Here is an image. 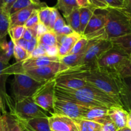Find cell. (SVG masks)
I'll return each mask as SVG.
<instances>
[{
  "instance_id": "1",
  "label": "cell",
  "mask_w": 131,
  "mask_h": 131,
  "mask_svg": "<svg viewBox=\"0 0 131 131\" xmlns=\"http://www.w3.org/2000/svg\"><path fill=\"white\" fill-rule=\"evenodd\" d=\"M54 97L87 107L110 109L114 106H122L119 98L111 96L89 83L79 89H70L55 86Z\"/></svg>"
},
{
  "instance_id": "2",
  "label": "cell",
  "mask_w": 131,
  "mask_h": 131,
  "mask_svg": "<svg viewBox=\"0 0 131 131\" xmlns=\"http://www.w3.org/2000/svg\"><path fill=\"white\" fill-rule=\"evenodd\" d=\"M84 77L89 84L102 90L111 96L119 98L122 87V78L115 72L96 66L84 71Z\"/></svg>"
},
{
  "instance_id": "3",
  "label": "cell",
  "mask_w": 131,
  "mask_h": 131,
  "mask_svg": "<svg viewBox=\"0 0 131 131\" xmlns=\"http://www.w3.org/2000/svg\"><path fill=\"white\" fill-rule=\"evenodd\" d=\"M104 30L107 39L112 40L131 33V16L123 9L107 7Z\"/></svg>"
},
{
  "instance_id": "4",
  "label": "cell",
  "mask_w": 131,
  "mask_h": 131,
  "mask_svg": "<svg viewBox=\"0 0 131 131\" xmlns=\"http://www.w3.org/2000/svg\"><path fill=\"white\" fill-rule=\"evenodd\" d=\"M88 39V44L80 65L91 69L97 66L98 60L106 51L113 47V44L111 40L107 39L106 33Z\"/></svg>"
},
{
  "instance_id": "5",
  "label": "cell",
  "mask_w": 131,
  "mask_h": 131,
  "mask_svg": "<svg viewBox=\"0 0 131 131\" xmlns=\"http://www.w3.org/2000/svg\"><path fill=\"white\" fill-rule=\"evenodd\" d=\"M83 65L69 68L59 72L54 78L55 86L70 89H79L88 85L84 77V71L88 70Z\"/></svg>"
},
{
  "instance_id": "6",
  "label": "cell",
  "mask_w": 131,
  "mask_h": 131,
  "mask_svg": "<svg viewBox=\"0 0 131 131\" xmlns=\"http://www.w3.org/2000/svg\"><path fill=\"white\" fill-rule=\"evenodd\" d=\"M14 78L11 82V89L14 102L30 97L44 83L39 82L23 73L14 74Z\"/></svg>"
},
{
  "instance_id": "7",
  "label": "cell",
  "mask_w": 131,
  "mask_h": 131,
  "mask_svg": "<svg viewBox=\"0 0 131 131\" xmlns=\"http://www.w3.org/2000/svg\"><path fill=\"white\" fill-rule=\"evenodd\" d=\"M130 55L117 48L112 47L103 54L97 62V66L102 67L120 74L130 59Z\"/></svg>"
},
{
  "instance_id": "8",
  "label": "cell",
  "mask_w": 131,
  "mask_h": 131,
  "mask_svg": "<svg viewBox=\"0 0 131 131\" xmlns=\"http://www.w3.org/2000/svg\"><path fill=\"white\" fill-rule=\"evenodd\" d=\"M10 113L20 120H28L35 118L49 116L46 110L35 103L32 96L15 102L14 109Z\"/></svg>"
},
{
  "instance_id": "9",
  "label": "cell",
  "mask_w": 131,
  "mask_h": 131,
  "mask_svg": "<svg viewBox=\"0 0 131 131\" xmlns=\"http://www.w3.org/2000/svg\"><path fill=\"white\" fill-rule=\"evenodd\" d=\"M54 78L45 82L32 96L33 101L42 109L50 114H54Z\"/></svg>"
},
{
  "instance_id": "10",
  "label": "cell",
  "mask_w": 131,
  "mask_h": 131,
  "mask_svg": "<svg viewBox=\"0 0 131 131\" xmlns=\"http://www.w3.org/2000/svg\"><path fill=\"white\" fill-rule=\"evenodd\" d=\"M68 68L67 66L60 62H57L45 66L22 69L18 73H24L38 82L45 83L53 79L59 72Z\"/></svg>"
},
{
  "instance_id": "11",
  "label": "cell",
  "mask_w": 131,
  "mask_h": 131,
  "mask_svg": "<svg viewBox=\"0 0 131 131\" xmlns=\"http://www.w3.org/2000/svg\"><path fill=\"white\" fill-rule=\"evenodd\" d=\"M89 107L71 101L56 98H55L54 102V114L69 117L74 120L83 119Z\"/></svg>"
},
{
  "instance_id": "12",
  "label": "cell",
  "mask_w": 131,
  "mask_h": 131,
  "mask_svg": "<svg viewBox=\"0 0 131 131\" xmlns=\"http://www.w3.org/2000/svg\"><path fill=\"white\" fill-rule=\"evenodd\" d=\"M102 11V12H97L95 10L90 19L83 34L86 38L106 33L104 28L107 21L106 12V10Z\"/></svg>"
},
{
  "instance_id": "13",
  "label": "cell",
  "mask_w": 131,
  "mask_h": 131,
  "mask_svg": "<svg viewBox=\"0 0 131 131\" xmlns=\"http://www.w3.org/2000/svg\"><path fill=\"white\" fill-rule=\"evenodd\" d=\"M48 118L51 131H79L75 121L69 117L53 114Z\"/></svg>"
},
{
  "instance_id": "14",
  "label": "cell",
  "mask_w": 131,
  "mask_h": 131,
  "mask_svg": "<svg viewBox=\"0 0 131 131\" xmlns=\"http://www.w3.org/2000/svg\"><path fill=\"white\" fill-rule=\"evenodd\" d=\"M10 65V64H6L0 61V95L2 97L5 105L9 108L10 113L14 109L15 102L12 98L6 92V80L9 76H10L9 71Z\"/></svg>"
},
{
  "instance_id": "15",
  "label": "cell",
  "mask_w": 131,
  "mask_h": 131,
  "mask_svg": "<svg viewBox=\"0 0 131 131\" xmlns=\"http://www.w3.org/2000/svg\"><path fill=\"white\" fill-rule=\"evenodd\" d=\"M45 6H47V4L44 2H41L40 4H32L28 7L11 14L10 15V28L15 26H24L26 22L35 10H38Z\"/></svg>"
},
{
  "instance_id": "16",
  "label": "cell",
  "mask_w": 131,
  "mask_h": 131,
  "mask_svg": "<svg viewBox=\"0 0 131 131\" xmlns=\"http://www.w3.org/2000/svg\"><path fill=\"white\" fill-rule=\"evenodd\" d=\"M108 116L118 129L127 127L129 112L122 106H114L108 109Z\"/></svg>"
},
{
  "instance_id": "17",
  "label": "cell",
  "mask_w": 131,
  "mask_h": 131,
  "mask_svg": "<svg viewBox=\"0 0 131 131\" xmlns=\"http://www.w3.org/2000/svg\"><path fill=\"white\" fill-rule=\"evenodd\" d=\"M83 37V35L75 32L70 35H65L61 43L57 46L58 48V57L59 59L69 55L75 43Z\"/></svg>"
},
{
  "instance_id": "18",
  "label": "cell",
  "mask_w": 131,
  "mask_h": 131,
  "mask_svg": "<svg viewBox=\"0 0 131 131\" xmlns=\"http://www.w3.org/2000/svg\"><path fill=\"white\" fill-rule=\"evenodd\" d=\"M83 119L93 121L103 125L106 121L110 120L108 116V109L101 107H90Z\"/></svg>"
},
{
  "instance_id": "19",
  "label": "cell",
  "mask_w": 131,
  "mask_h": 131,
  "mask_svg": "<svg viewBox=\"0 0 131 131\" xmlns=\"http://www.w3.org/2000/svg\"><path fill=\"white\" fill-rule=\"evenodd\" d=\"M2 131H23V127L19 119L10 113L0 116Z\"/></svg>"
},
{
  "instance_id": "20",
  "label": "cell",
  "mask_w": 131,
  "mask_h": 131,
  "mask_svg": "<svg viewBox=\"0 0 131 131\" xmlns=\"http://www.w3.org/2000/svg\"><path fill=\"white\" fill-rule=\"evenodd\" d=\"M122 87L119 97L122 106L128 112H131V78H122Z\"/></svg>"
},
{
  "instance_id": "21",
  "label": "cell",
  "mask_w": 131,
  "mask_h": 131,
  "mask_svg": "<svg viewBox=\"0 0 131 131\" xmlns=\"http://www.w3.org/2000/svg\"><path fill=\"white\" fill-rule=\"evenodd\" d=\"M14 43L12 40L7 42L6 38L0 40V61L5 64H9L10 59L14 54Z\"/></svg>"
},
{
  "instance_id": "22",
  "label": "cell",
  "mask_w": 131,
  "mask_h": 131,
  "mask_svg": "<svg viewBox=\"0 0 131 131\" xmlns=\"http://www.w3.org/2000/svg\"><path fill=\"white\" fill-rule=\"evenodd\" d=\"M113 47L117 48L131 56V33L111 40Z\"/></svg>"
},
{
  "instance_id": "23",
  "label": "cell",
  "mask_w": 131,
  "mask_h": 131,
  "mask_svg": "<svg viewBox=\"0 0 131 131\" xmlns=\"http://www.w3.org/2000/svg\"><path fill=\"white\" fill-rule=\"evenodd\" d=\"M97 10L92 6L84 8H79L80 14V26H79V33L83 35L86 26L88 24L90 19L95 11Z\"/></svg>"
},
{
  "instance_id": "24",
  "label": "cell",
  "mask_w": 131,
  "mask_h": 131,
  "mask_svg": "<svg viewBox=\"0 0 131 131\" xmlns=\"http://www.w3.org/2000/svg\"><path fill=\"white\" fill-rule=\"evenodd\" d=\"M10 28V14L0 6V40L6 38Z\"/></svg>"
},
{
  "instance_id": "25",
  "label": "cell",
  "mask_w": 131,
  "mask_h": 131,
  "mask_svg": "<svg viewBox=\"0 0 131 131\" xmlns=\"http://www.w3.org/2000/svg\"><path fill=\"white\" fill-rule=\"evenodd\" d=\"M79 131H101L103 125L87 119H75Z\"/></svg>"
},
{
  "instance_id": "26",
  "label": "cell",
  "mask_w": 131,
  "mask_h": 131,
  "mask_svg": "<svg viewBox=\"0 0 131 131\" xmlns=\"http://www.w3.org/2000/svg\"><path fill=\"white\" fill-rule=\"evenodd\" d=\"M54 7L62 12L63 17L69 15L72 12L79 6L75 0H57V3Z\"/></svg>"
},
{
  "instance_id": "27",
  "label": "cell",
  "mask_w": 131,
  "mask_h": 131,
  "mask_svg": "<svg viewBox=\"0 0 131 131\" xmlns=\"http://www.w3.org/2000/svg\"><path fill=\"white\" fill-rule=\"evenodd\" d=\"M38 44L43 45L47 47L57 46L56 34L53 31L50 30L43 33L37 38Z\"/></svg>"
},
{
  "instance_id": "28",
  "label": "cell",
  "mask_w": 131,
  "mask_h": 131,
  "mask_svg": "<svg viewBox=\"0 0 131 131\" xmlns=\"http://www.w3.org/2000/svg\"><path fill=\"white\" fill-rule=\"evenodd\" d=\"M84 53L69 54L62 58H60V61L68 68H72L81 64Z\"/></svg>"
},
{
  "instance_id": "29",
  "label": "cell",
  "mask_w": 131,
  "mask_h": 131,
  "mask_svg": "<svg viewBox=\"0 0 131 131\" xmlns=\"http://www.w3.org/2000/svg\"><path fill=\"white\" fill-rule=\"evenodd\" d=\"M64 18L66 20L68 25L70 26L74 32L79 33V26H80L79 8H75L69 15L64 17Z\"/></svg>"
},
{
  "instance_id": "30",
  "label": "cell",
  "mask_w": 131,
  "mask_h": 131,
  "mask_svg": "<svg viewBox=\"0 0 131 131\" xmlns=\"http://www.w3.org/2000/svg\"><path fill=\"white\" fill-rule=\"evenodd\" d=\"M52 11V7L47 6H43L37 10L38 18L40 23L44 24L49 29V18Z\"/></svg>"
},
{
  "instance_id": "31",
  "label": "cell",
  "mask_w": 131,
  "mask_h": 131,
  "mask_svg": "<svg viewBox=\"0 0 131 131\" xmlns=\"http://www.w3.org/2000/svg\"><path fill=\"white\" fill-rule=\"evenodd\" d=\"M88 39L86 37L83 35L82 38H81L78 42L75 43L74 47L70 51L69 54H78V53H84L88 44Z\"/></svg>"
},
{
  "instance_id": "32",
  "label": "cell",
  "mask_w": 131,
  "mask_h": 131,
  "mask_svg": "<svg viewBox=\"0 0 131 131\" xmlns=\"http://www.w3.org/2000/svg\"><path fill=\"white\" fill-rule=\"evenodd\" d=\"M26 28L24 26H15L10 28L8 35L12 41H17L23 37Z\"/></svg>"
},
{
  "instance_id": "33",
  "label": "cell",
  "mask_w": 131,
  "mask_h": 131,
  "mask_svg": "<svg viewBox=\"0 0 131 131\" xmlns=\"http://www.w3.org/2000/svg\"><path fill=\"white\" fill-rule=\"evenodd\" d=\"M32 4L34 3H33L31 0H16V1L13 4L12 7L10 8V10H9V14L10 15L11 14H14L21 9L30 6Z\"/></svg>"
},
{
  "instance_id": "34",
  "label": "cell",
  "mask_w": 131,
  "mask_h": 131,
  "mask_svg": "<svg viewBox=\"0 0 131 131\" xmlns=\"http://www.w3.org/2000/svg\"><path fill=\"white\" fill-rule=\"evenodd\" d=\"M13 55L14 56L16 62H17L24 61L29 57V55L28 54L25 49L19 46H17L15 44H14Z\"/></svg>"
},
{
  "instance_id": "35",
  "label": "cell",
  "mask_w": 131,
  "mask_h": 131,
  "mask_svg": "<svg viewBox=\"0 0 131 131\" xmlns=\"http://www.w3.org/2000/svg\"><path fill=\"white\" fill-rule=\"evenodd\" d=\"M37 10H35L33 12V14H32L31 15V16L29 17V19H28V20H27V21L26 22L25 24H24L25 28H30L38 26L40 21L39 18H38V13H37Z\"/></svg>"
},
{
  "instance_id": "36",
  "label": "cell",
  "mask_w": 131,
  "mask_h": 131,
  "mask_svg": "<svg viewBox=\"0 0 131 131\" xmlns=\"http://www.w3.org/2000/svg\"><path fill=\"white\" fill-rule=\"evenodd\" d=\"M90 5L96 9L105 10L108 7L105 0H89Z\"/></svg>"
},
{
  "instance_id": "37",
  "label": "cell",
  "mask_w": 131,
  "mask_h": 131,
  "mask_svg": "<svg viewBox=\"0 0 131 131\" xmlns=\"http://www.w3.org/2000/svg\"><path fill=\"white\" fill-rule=\"evenodd\" d=\"M60 13H59L58 10L56 7H54V6L52 7V11H51V15H50L49 24V30L52 31L54 24L55 22H56V20L57 19L58 15Z\"/></svg>"
},
{
  "instance_id": "38",
  "label": "cell",
  "mask_w": 131,
  "mask_h": 131,
  "mask_svg": "<svg viewBox=\"0 0 131 131\" xmlns=\"http://www.w3.org/2000/svg\"><path fill=\"white\" fill-rule=\"evenodd\" d=\"M108 7L123 9L124 8L125 0H105Z\"/></svg>"
},
{
  "instance_id": "39",
  "label": "cell",
  "mask_w": 131,
  "mask_h": 131,
  "mask_svg": "<svg viewBox=\"0 0 131 131\" xmlns=\"http://www.w3.org/2000/svg\"><path fill=\"white\" fill-rule=\"evenodd\" d=\"M65 22L64 21L63 17L60 15V14H58V17L56 19V22H55L54 24L53 28H52V31L55 33H57L65 25Z\"/></svg>"
},
{
  "instance_id": "40",
  "label": "cell",
  "mask_w": 131,
  "mask_h": 131,
  "mask_svg": "<svg viewBox=\"0 0 131 131\" xmlns=\"http://www.w3.org/2000/svg\"><path fill=\"white\" fill-rule=\"evenodd\" d=\"M120 77L122 78L130 77L131 78V56L127 64L125 66L120 73Z\"/></svg>"
},
{
  "instance_id": "41",
  "label": "cell",
  "mask_w": 131,
  "mask_h": 131,
  "mask_svg": "<svg viewBox=\"0 0 131 131\" xmlns=\"http://www.w3.org/2000/svg\"><path fill=\"white\" fill-rule=\"evenodd\" d=\"M37 46H38V40H37V37H33L31 40L28 41L26 50L27 53L29 55V56L34 51V50Z\"/></svg>"
},
{
  "instance_id": "42",
  "label": "cell",
  "mask_w": 131,
  "mask_h": 131,
  "mask_svg": "<svg viewBox=\"0 0 131 131\" xmlns=\"http://www.w3.org/2000/svg\"><path fill=\"white\" fill-rule=\"evenodd\" d=\"M42 56H47L46 50L40 46H38L35 49L34 51L30 54L28 58H37Z\"/></svg>"
},
{
  "instance_id": "43",
  "label": "cell",
  "mask_w": 131,
  "mask_h": 131,
  "mask_svg": "<svg viewBox=\"0 0 131 131\" xmlns=\"http://www.w3.org/2000/svg\"><path fill=\"white\" fill-rule=\"evenodd\" d=\"M118 128L111 120H108L103 124L101 131H117Z\"/></svg>"
},
{
  "instance_id": "44",
  "label": "cell",
  "mask_w": 131,
  "mask_h": 131,
  "mask_svg": "<svg viewBox=\"0 0 131 131\" xmlns=\"http://www.w3.org/2000/svg\"><path fill=\"white\" fill-rule=\"evenodd\" d=\"M74 31L72 28L69 26L68 24H65L59 32L56 33V35H68L71 34Z\"/></svg>"
},
{
  "instance_id": "45",
  "label": "cell",
  "mask_w": 131,
  "mask_h": 131,
  "mask_svg": "<svg viewBox=\"0 0 131 131\" xmlns=\"http://www.w3.org/2000/svg\"><path fill=\"white\" fill-rule=\"evenodd\" d=\"M58 48L57 46L49 47L46 50V55L49 57H58Z\"/></svg>"
},
{
  "instance_id": "46",
  "label": "cell",
  "mask_w": 131,
  "mask_h": 131,
  "mask_svg": "<svg viewBox=\"0 0 131 131\" xmlns=\"http://www.w3.org/2000/svg\"><path fill=\"white\" fill-rule=\"evenodd\" d=\"M48 31H50L47 28V27H46L42 23H39L38 24V26H37V38H38L39 36L42 35L43 33H46Z\"/></svg>"
},
{
  "instance_id": "47",
  "label": "cell",
  "mask_w": 131,
  "mask_h": 131,
  "mask_svg": "<svg viewBox=\"0 0 131 131\" xmlns=\"http://www.w3.org/2000/svg\"><path fill=\"white\" fill-rule=\"evenodd\" d=\"M16 1V0H4L3 5V9L6 12L9 14V10H10V8L13 5V4Z\"/></svg>"
},
{
  "instance_id": "48",
  "label": "cell",
  "mask_w": 131,
  "mask_h": 131,
  "mask_svg": "<svg viewBox=\"0 0 131 131\" xmlns=\"http://www.w3.org/2000/svg\"><path fill=\"white\" fill-rule=\"evenodd\" d=\"M13 42H14V44L20 46V47L26 50L27 45H28V41H27L26 40L24 39L23 38H21L19 40H17V41H13Z\"/></svg>"
},
{
  "instance_id": "49",
  "label": "cell",
  "mask_w": 131,
  "mask_h": 131,
  "mask_svg": "<svg viewBox=\"0 0 131 131\" xmlns=\"http://www.w3.org/2000/svg\"><path fill=\"white\" fill-rule=\"evenodd\" d=\"M79 8H84L91 6L89 0H75Z\"/></svg>"
},
{
  "instance_id": "50",
  "label": "cell",
  "mask_w": 131,
  "mask_h": 131,
  "mask_svg": "<svg viewBox=\"0 0 131 131\" xmlns=\"http://www.w3.org/2000/svg\"><path fill=\"white\" fill-rule=\"evenodd\" d=\"M33 35L32 34V33L31 32V31L29 30L28 28H26L25 30H24V33H23V35L22 38H23L24 39L26 40L27 41H29L30 40H31L33 38Z\"/></svg>"
},
{
  "instance_id": "51",
  "label": "cell",
  "mask_w": 131,
  "mask_h": 131,
  "mask_svg": "<svg viewBox=\"0 0 131 131\" xmlns=\"http://www.w3.org/2000/svg\"><path fill=\"white\" fill-rule=\"evenodd\" d=\"M123 10L131 16V0H125L124 8Z\"/></svg>"
},
{
  "instance_id": "52",
  "label": "cell",
  "mask_w": 131,
  "mask_h": 131,
  "mask_svg": "<svg viewBox=\"0 0 131 131\" xmlns=\"http://www.w3.org/2000/svg\"><path fill=\"white\" fill-rule=\"evenodd\" d=\"M6 113H7V111H6V106L5 105L2 97H1V95H0V116Z\"/></svg>"
},
{
  "instance_id": "53",
  "label": "cell",
  "mask_w": 131,
  "mask_h": 131,
  "mask_svg": "<svg viewBox=\"0 0 131 131\" xmlns=\"http://www.w3.org/2000/svg\"><path fill=\"white\" fill-rule=\"evenodd\" d=\"M127 127L131 130V112L129 113V116H128L127 123Z\"/></svg>"
},
{
  "instance_id": "54",
  "label": "cell",
  "mask_w": 131,
  "mask_h": 131,
  "mask_svg": "<svg viewBox=\"0 0 131 131\" xmlns=\"http://www.w3.org/2000/svg\"><path fill=\"white\" fill-rule=\"evenodd\" d=\"M117 131H131V130L129 128H128L127 127H124V128L118 129Z\"/></svg>"
},
{
  "instance_id": "55",
  "label": "cell",
  "mask_w": 131,
  "mask_h": 131,
  "mask_svg": "<svg viewBox=\"0 0 131 131\" xmlns=\"http://www.w3.org/2000/svg\"><path fill=\"white\" fill-rule=\"evenodd\" d=\"M31 1L34 4H40L41 3L40 0H31Z\"/></svg>"
},
{
  "instance_id": "56",
  "label": "cell",
  "mask_w": 131,
  "mask_h": 131,
  "mask_svg": "<svg viewBox=\"0 0 131 131\" xmlns=\"http://www.w3.org/2000/svg\"><path fill=\"white\" fill-rule=\"evenodd\" d=\"M3 1L4 0H0V6L2 7L3 6Z\"/></svg>"
},
{
  "instance_id": "57",
  "label": "cell",
  "mask_w": 131,
  "mask_h": 131,
  "mask_svg": "<svg viewBox=\"0 0 131 131\" xmlns=\"http://www.w3.org/2000/svg\"><path fill=\"white\" fill-rule=\"evenodd\" d=\"M0 131H2V128H1V122H0Z\"/></svg>"
},
{
  "instance_id": "58",
  "label": "cell",
  "mask_w": 131,
  "mask_h": 131,
  "mask_svg": "<svg viewBox=\"0 0 131 131\" xmlns=\"http://www.w3.org/2000/svg\"><path fill=\"white\" fill-rule=\"evenodd\" d=\"M23 131H27V130L26 129H24V128H23Z\"/></svg>"
}]
</instances>
